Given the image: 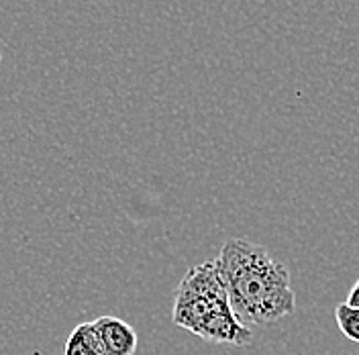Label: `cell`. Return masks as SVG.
Wrapping results in <instances>:
<instances>
[{
  "instance_id": "4",
  "label": "cell",
  "mask_w": 359,
  "mask_h": 355,
  "mask_svg": "<svg viewBox=\"0 0 359 355\" xmlns=\"http://www.w3.org/2000/svg\"><path fill=\"white\" fill-rule=\"evenodd\" d=\"M64 355H102L98 343H96V337L92 333L90 323L78 325L69 333L66 345H64Z\"/></svg>"
},
{
  "instance_id": "2",
  "label": "cell",
  "mask_w": 359,
  "mask_h": 355,
  "mask_svg": "<svg viewBox=\"0 0 359 355\" xmlns=\"http://www.w3.org/2000/svg\"><path fill=\"white\" fill-rule=\"evenodd\" d=\"M174 325L208 343L245 347L251 343L249 327L241 325L229 304V294L215 262L188 269L182 278L172 312Z\"/></svg>"
},
{
  "instance_id": "1",
  "label": "cell",
  "mask_w": 359,
  "mask_h": 355,
  "mask_svg": "<svg viewBox=\"0 0 359 355\" xmlns=\"http://www.w3.org/2000/svg\"><path fill=\"white\" fill-rule=\"evenodd\" d=\"M229 304L245 327L271 325L296 311L290 272L264 245L231 239L215 260Z\"/></svg>"
},
{
  "instance_id": "3",
  "label": "cell",
  "mask_w": 359,
  "mask_h": 355,
  "mask_svg": "<svg viewBox=\"0 0 359 355\" xmlns=\"http://www.w3.org/2000/svg\"><path fill=\"white\" fill-rule=\"evenodd\" d=\"M92 333L102 355H133L137 349L135 329L118 316H98L90 321Z\"/></svg>"
},
{
  "instance_id": "6",
  "label": "cell",
  "mask_w": 359,
  "mask_h": 355,
  "mask_svg": "<svg viewBox=\"0 0 359 355\" xmlns=\"http://www.w3.org/2000/svg\"><path fill=\"white\" fill-rule=\"evenodd\" d=\"M349 307H355V309H359V280L355 282V286L351 288V292H349V296H347V300H345Z\"/></svg>"
},
{
  "instance_id": "5",
  "label": "cell",
  "mask_w": 359,
  "mask_h": 355,
  "mask_svg": "<svg viewBox=\"0 0 359 355\" xmlns=\"http://www.w3.org/2000/svg\"><path fill=\"white\" fill-rule=\"evenodd\" d=\"M335 321L341 333L345 335L349 341L359 343V309L349 307L347 302H341L335 309Z\"/></svg>"
}]
</instances>
